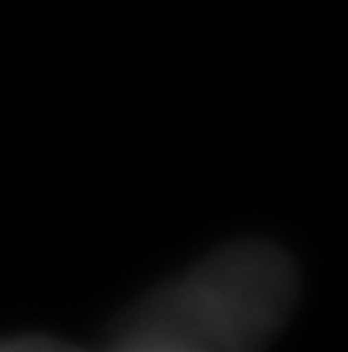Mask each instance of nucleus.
I'll use <instances>...</instances> for the list:
<instances>
[{
    "mask_svg": "<svg viewBox=\"0 0 348 352\" xmlns=\"http://www.w3.org/2000/svg\"><path fill=\"white\" fill-rule=\"evenodd\" d=\"M297 298V270L273 243H232L164 280L110 325L113 352H246L270 342Z\"/></svg>",
    "mask_w": 348,
    "mask_h": 352,
    "instance_id": "obj_1",
    "label": "nucleus"
},
{
    "mask_svg": "<svg viewBox=\"0 0 348 352\" xmlns=\"http://www.w3.org/2000/svg\"><path fill=\"white\" fill-rule=\"evenodd\" d=\"M62 346H69V342H62V339H51V336H21V339H0V349H62Z\"/></svg>",
    "mask_w": 348,
    "mask_h": 352,
    "instance_id": "obj_2",
    "label": "nucleus"
}]
</instances>
